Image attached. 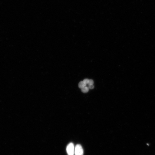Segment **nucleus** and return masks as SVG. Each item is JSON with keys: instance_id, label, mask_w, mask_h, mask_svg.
Here are the masks:
<instances>
[{"instance_id": "nucleus-4", "label": "nucleus", "mask_w": 155, "mask_h": 155, "mask_svg": "<svg viewBox=\"0 0 155 155\" xmlns=\"http://www.w3.org/2000/svg\"><path fill=\"white\" fill-rule=\"evenodd\" d=\"M81 91H82L83 93H86L88 92L89 88L88 87H87L86 86L84 87H83V88H82V90H81Z\"/></svg>"}, {"instance_id": "nucleus-5", "label": "nucleus", "mask_w": 155, "mask_h": 155, "mask_svg": "<svg viewBox=\"0 0 155 155\" xmlns=\"http://www.w3.org/2000/svg\"><path fill=\"white\" fill-rule=\"evenodd\" d=\"M89 81V79H86L83 80V82H84L85 84H88Z\"/></svg>"}, {"instance_id": "nucleus-2", "label": "nucleus", "mask_w": 155, "mask_h": 155, "mask_svg": "<svg viewBox=\"0 0 155 155\" xmlns=\"http://www.w3.org/2000/svg\"><path fill=\"white\" fill-rule=\"evenodd\" d=\"M74 154L75 155H83V150L80 144H78L75 148Z\"/></svg>"}, {"instance_id": "nucleus-6", "label": "nucleus", "mask_w": 155, "mask_h": 155, "mask_svg": "<svg viewBox=\"0 0 155 155\" xmlns=\"http://www.w3.org/2000/svg\"><path fill=\"white\" fill-rule=\"evenodd\" d=\"M94 81L92 80H89L88 84L89 85H93L94 84Z\"/></svg>"}, {"instance_id": "nucleus-7", "label": "nucleus", "mask_w": 155, "mask_h": 155, "mask_svg": "<svg viewBox=\"0 0 155 155\" xmlns=\"http://www.w3.org/2000/svg\"><path fill=\"white\" fill-rule=\"evenodd\" d=\"M89 88L91 89H92L94 88V87L93 85H91L89 86Z\"/></svg>"}, {"instance_id": "nucleus-1", "label": "nucleus", "mask_w": 155, "mask_h": 155, "mask_svg": "<svg viewBox=\"0 0 155 155\" xmlns=\"http://www.w3.org/2000/svg\"><path fill=\"white\" fill-rule=\"evenodd\" d=\"M67 152L68 155H74L75 147L73 143H70L67 147Z\"/></svg>"}, {"instance_id": "nucleus-3", "label": "nucleus", "mask_w": 155, "mask_h": 155, "mask_svg": "<svg viewBox=\"0 0 155 155\" xmlns=\"http://www.w3.org/2000/svg\"><path fill=\"white\" fill-rule=\"evenodd\" d=\"M86 84L83 82V81H81L79 84V88H82L83 87H86Z\"/></svg>"}]
</instances>
